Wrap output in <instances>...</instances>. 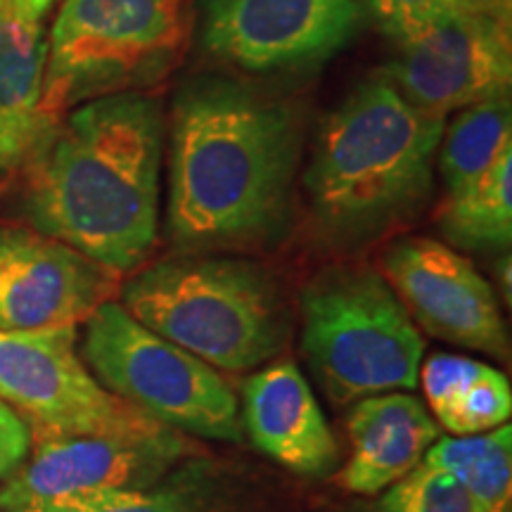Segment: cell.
<instances>
[{
  "label": "cell",
  "mask_w": 512,
  "mask_h": 512,
  "mask_svg": "<svg viewBox=\"0 0 512 512\" xmlns=\"http://www.w3.org/2000/svg\"><path fill=\"white\" fill-rule=\"evenodd\" d=\"M297 112L252 86L202 76L171 107L166 233L181 254L268 247L290 228Z\"/></svg>",
  "instance_id": "1"
},
{
  "label": "cell",
  "mask_w": 512,
  "mask_h": 512,
  "mask_svg": "<svg viewBox=\"0 0 512 512\" xmlns=\"http://www.w3.org/2000/svg\"><path fill=\"white\" fill-rule=\"evenodd\" d=\"M164 112L126 91L48 121L29 150L24 211L38 233L112 273L136 271L159 235Z\"/></svg>",
  "instance_id": "2"
},
{
  "label": "cell",
  "mask_w": 512,
  "mask_h": 512,
  "mask_svg": "<svg viewBox=\"0 0 512 512\" xmlns=\"http://www.w3.org/2000/svg\"><path fill=\"white\" fill-rule=\"evenodd\" d=\"M446 119L418 110L384 76L356 88L320 126L304 188L335 247L356 249L413 221L432 197Z\"/></svg>",
  "instance_id": "3"
},
{
  "label": "cell",
  "mask_w": 512,
  "mask_h": 512,
  "mask_svg": "<svg viewBox=\"0 0 512 512\" xmlns=\"http://www.w3.org/2000/svg\"><path fill=\"white\" fill-rule=\"evenodd\" d=\"M128 316L211 368L252 370L283 354L292 337L285 294L256 261L181 254L121 287Z\"/></svg>",
  "instance_id": "4"
},
{
  "label": "cell",
  "mask_w": 512,
  "mask_h": 512,
  "mask_svg": "<svg viewBox=\"0 0 512 512\" xmlns=\"http://www.w3.org/2000/svg\"><path fill=\"white\" fill-rule=\"evenodd\" d=\"M302 349L337 403L418 387L425 339L375 268L337 266L302 292Z\"/></svg>",
  "instance_id": "5"
},
{
  "label": "cell",
  "mask_w": 512,
  "mask_h": 512,
  "mask_svg": "<svg viewBox=\"0 0 512 512\" xmlns=\"http://www.w3.org/2000/svg\"><path fill=\"white\" fill-rule=\"evenodd\" d=\"M190 29V0H64L38 112L60 119L102 95L147 91L181 64Z\"/></svg>",
  "instance_id": "6"
},
{
  "label": "cell",
  "mask_w": 512,
  "mask_h": 512,
  "mask_svg": "<svg viewBox=\"0 0 512 512\" xmlns=\"http://www.w3.org/2000/svg\"><path fill=\"white\" fill-rule=\"evenodd\" d=\"M83 323L81 358L107 392L171 430L228 444L245 439L238 394L219 370L147 330L112 299Z\"/></svg>",
  "instance_id": "7"
},
{
  "label": "cell",
  "mask_w": 512,
  "mask_h": 512,
  "mask_svg": "<svg viewBox=\"0 0 512 512\" xmlns=\"http://www.w3.org/2000/svg\"><path fill=\"white\" fill-rule=\"evenodd\" d=\"M0 401L27 420L31 437L166 427L95 380L76 351V325L0 330Z\"/></svg>",
  "instance_id": "8"
},
{
  "label": "cell",
  "mask_w": 512,
  "mask_h": 512,
  "mask_svg": "<svg viewBox=\"0 0 512 512\" xmlns=\"http://www.w3.org/2000/svg\"><path fill=\"white\" fill-rule=\"evenodd\" d=\"M34 444V456L0 484V510L147 489L197 456L195 444L171 427L136 434H48L34 437Z\"/></svg>",
  "instance_id": "9"
},
{
  "label": "cell",
  "mask_w": 512,
  "mask_h": 512,
  "mask_svg": "<svg viewBox=\"0 0 512 512\" xmlns=\"http://www.w3.org/2000/svg\"><path fill=\"white\" fill-rule=\"evenodd\" d=\"M361 22V0H202L200 38L219 62L273 74L330 60Z\"/></svg>",
  "instance_id": "10"
},
{
  "label": "cell",
  "mask_w": 512,
  "mask_h": 512,
  "mask_svg": "<svg viewBox=\"0 0 512 512\" xmlns=\"http://www.w3.org/2000/svg\"><path fill=\"white\" fill-rule=\"evenodd\" d=\"M380 266L415 328L458 347L508 356L494 287L451 245L406 235L384 249Z\"/></svg>",
  "instance_id": "11"
},
{
  "label": "cell",
  "mask_w": 512,
  "mask_h": 512,
  "mask_svg": "<svg viewBox=\"0 0 512 512\" xmlns=\"http://www.w3.org/2000/svg\"><path fill=\"white\" fill-rule=\"evenodd\" d=\"M382 76L418 110L444 119L477 102L510 98V19H446L399 46Z\"/></svg>",
  "instance_id": "12"
},
{
  "label": "cell",
  "mask_w": 512,
  "mask_h": 512,
  "mask_svg": "<svg viewBox=\"0 0 512 512\" xmlns=\"http://www.w3.org/2000/svg\"><path fill=\"white\" fill-rule=\"evenodd\" d=\"M117 283L110 268L36 228L0 226V330L81 323Z\"/></svg>",
  "instance_id": "13"
},
{
  "label": "cell",
  "mask_w": 512,
  "mask_h": 512,
  "mask_svg": "<svg viewBox=\"0 0 512 512\" xmlns=\"http://www.w3.org/2000/svg\"><path fill=\"white\" fill-rule=\"evenodd\" d=\"M242 430L264 456L304 477L337 470L339 444L309 380L292 361L271 363L242 389Z\"/></svg>",
  "instance_id": "14"
},
{
  "label": "cell",
  "mask_w": 512,
  "mask_h": 512,
  "mask_svg": "<svg viewBox=\"0 0 512 512\" xmlns=\"http://www.w3.org/2000/svg\"><path fill=\"white\" fill-rule=\"evenodd\" d=\"M351 456L335 482L349 494L377 496L422 463L441 427L425 403L406 392L356 401L347 418Z\"/></svg>",
  "instance_id": "15"
},
{
  "label": "cell",
  "mask_w": 512,
  "mask_h": 512,
  "mask_svg": "<svg viewBox=\"0 0 512 512\" xmlns=\"http://www.w3.org/2000/svg\"><path fill=\"white\" fill-rule=\"evenodd\" d=\"M422 467L448 472L470 494L479 512H512V427L470 437L437 439Z\"/></svg>",
  "instance_id": "16"
},
{
  "label": "cell",
  "mask_w": 512,
  "mask_h": 512,
  "mask_svg": "<svg viewBox=\"0 0 512 512\" xmlns=\"http://www.w3.org/2000/svg\"><path fill=\"white\" fill-rule=\"evenodd\" d=\"M439 228L465 249H508L512 240V147L441 209Z\"/></svg>",
  "instance_id": "17"
},
{
  "label": "cell",
  "mask_w": 512,
  "mask_h": 512,
  "mask_svg": "<svg viewBox=\"0 0 512 512\" xmlns=\"http://www.w3.org/2000/svg\"><path fill=\"white\" fill-rule=\"evenodd\" d=\"M512 147L510 98L465 107L444 128L439 143V174L448 197L484 176L503 150Z\"/></svg>",
  "instance_id": "18"
},
{
  "label": "cell",
  "mask_w": 512,
  "mask_h": 512,
  "mask_svg": "<svg viewBox=\"0 0 512 512\" xmlns=\"http://www.w3.org/2000/svg\"><path fill=\"white\" fill-rule=\"evenodd\" d=\"M67 503L79 512H223V491L216 467L195 456L147 489L98 491Z\"/></svg>",
  "instance_id": "19"
},
{
  "label": "cell",
  "mask_w": 512,
  "mask_h": 512,
  "mask_svg": "<svg viewBox=\"0 0 512 512\" xmlns=\"http://www.w3.org/2000/svg\"><path fill=\"white\" fill-rule=\"evenodd\" d=\"M48 64V41L41 19L0 0V110L38 112Z\"/></svg>",
  "instance_id": "20"
},
{
  "label": "cell",
  "mask_w": 512,
  "mask_h": 512,
  "mask_svg": "<svg viewBox=\"0 0 512 512\" xmlns=\"http://www.w3.org/2000/svg\"><path fill=\"white\" fill-rule=\"evenodd\" d=\"M375 22L396 46L453 17L489 15L510 19V0H366Z\"/></svg>",
  "instance_id": "21"
},
{
  "label": "cell",
  "mask_w": 512,
  "mask_h": 512,
  "mask_svg": "<svg viewBox=\"0 0 512 512\" xmlns=\"http://www.w3.org/2000/svg\"><path fill=\"white\" fill-rule=\"evenodd\" d=\"M510 413L512 389L508 377L489 366L456 401H451L444 411L434 415V420L453 437H470V434L491 432L505 425L510 420Z\"/></svg>",
  "instance_id": "22"
},
{
  "label": "cell",
  "mask_w": 512,
  "mask_h": 512,
  "mask_svg": "<svg viewBox=\"0 0 512 512\" xmlns=\"http://www.w3.org/2000/svg\"><path fill=\"white\" fill-rule=\"evenodd\" d=\"M368 512H479V508L448 472L418 465L384 489Z\"/></svg>",
  "instance_id": "23"
},
{
  "label": "cell",
  "mask_w": 512,
  "mask_h": 512,
  "mask_svg": "<svg viewBox=\"0 0 512 512\" xmlns=\"http://www.w3.org/2000/svg\"><path fill=\"white\" fill-rule=\"evenodd\" d=\"M486 368H489L486 363L475 361V358L453 354H437L425 366H420L418 380H422L432 418L444 411L448 403L456 401L472 382L479 380Z\"/></svg>",
  "instance_id": "24"
},
{
  "label": "cell",
  "mask_w": 512,
  "mask_h": 512,
  "mask_svg": "<svg viewBox=\"0 0 512 512\" xmlns=\"http://www.w3.org/2000/svg\"><path fill=\"white\" fill-rule=\"evenodd\" d=\"M48 121L53 119L43 117L41 112L15 114L0 110V171L10 169L12 164L29 155L31 145L41 136Z\"/></svg>",
  "instance_id": "25"
},
{
  "label": "cell",
  "mask_w": 512,
  "mask_h": 512,
  "mask_svg": "<svg viewBox=\"0 0 512 512\" xmlns=\"http://www.w3.org/2000/svg\"><path fill=\"white\" fill-rule=\"evenodd\" d=\"M34 437L27 420L12 411L5 401H0V484L10 479L27 463Z\"/></svg>",
  "instance_id": "26"
},
{
  "label": "cell",
  "mask_w": 512,
  "mask_h": 512,
  "mask_svg": "<svg viewBox=\"0 0 512 512\" xmlns=\"http://www.w3.org/2000/svg\"><path fill=\"white\" fill-rule=\"evenodd\" d=\"M0 512H79L74 505L67 501H46V503H34L24 505V508H12V510H0Z\"/></svg>",
  "instance_id": "27"
},
{
  "label": "cell",
  "mask_w": 512,
  "mask_h": 512,
  "mask_svg": "<svg viewBox=\"0 0 512 512\" xmlns=\"http://www.w3.org/2000/svg\"><path fill=\"white\" fill-rule=\"evenodd\" d=\"M15 3L19 5V8L27 10L29 15H34V17L41 19L48 12L50 5H53V0H15Z\"/></svg>",
  "instance_id": "28"
}]
</instances>
